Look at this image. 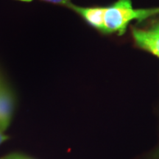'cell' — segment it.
Masks as SVG:
<instances>
[{
  "label": "cell",
  "mask_w": 159,
  "mask_h": 159,
  "mask_svg": "<svg viewBox=\"0 0 159 159\" xmlns=\"http://www.w3.org/2000/svg\"><path fill=\"white\" fill-rule=\"evenodd\" d=\"M9 137L5 136V135H4L2 134V132L1 130H0V144H2V143H3L4 142H5L7 139H8Z\"/></svg>",
  "instance_id": "52a82bcc"
},
{
  "label": "cell",
  "mask_w": 159,
  "mask_h": 159,
  "mask_svg": "<svg viewBox=\"0 0 159 159\" xmlns=\"http://www.w3.org/2000/svg\"><path fill=\"white\" fill-rule=\"evenodd\" d=\"M159 13V7L152 9H134L131 0H118L114 5L105 7L103 33L118 32L124 34L129 22L139 21Z\"/></svg>",
  "instance_id": "6da1fadb"
},
{
  "label": "cell",
  "mask_w": 159,
  "mask_h": 159,
  "mask_svg": "<svg viewBox=\"0 0 159 159\" xmlns=\"http://www.w3.org/2000/svg\"><path fill=\"white\" fill-rule=\"evenodd\" d=\"M2 84H3V83L2 82V80H1V78H0V86H1V85H2Z\"/></svg>",
  "instance_id": "30bf717a"
},
{
  "label": "cell",
  "mask_w": 159,
  "mask_h": 159,
  "mask_svg": "<svg viewBox=\"0 0 159 159\" xmlns=\"http://www.w3.org/2000/svg\"><path fill=\"white\" fill-rule=\"evenodd\" d=\"M43 1L48 2L53 4H60V5H68L70 2V0H43Z\"/></svg>",
  "instance_id": "8992f818"
},
{
  "label": "cell",
  "mask_w": 159,
  "mask_h": 159,
  "mask_svg": "<svg viewBox=\"0 0 159 159\" xmlns=\"http://www.w3.org/2000/svg\"><path fill=\"white\" fill-rule=\"evenodd\" d=\"M84 19L92 27L103 32L104 30V15L105 7H83L69 3L68 5Z\"/></svg>",
  "instance_id": "3957f363"
},
{
  "label": "cell",
  "mask_w": 159,
  "mask_h": 159,
  "mask_svg": "<svg viewBox=\"0 0 159 159\" xmlns=\"http://www.w3.org/2000/svg\"><path fill=\"white\" fill-rule=\"evenodd\" d=\"M133 35L139 47L159 57V35L153 30L134 29Z\"/></svg>",
  "instance_id": "277c9868"
},
{
  "label": "cell",
  "mask_w": 159,
  "mask_h": 159,
  "mask_svg": "<svg viewBox=\"0 0 159 159\" xmlns=\"http://www.w3.org/2000/svg\"><path fill=\"white\" fill-rule=\"evenodd\" d=\"M151 30H153L155 33H156L157 34L159 35V25H157L156 27H155L154 28H152V29H151Z\"/></svg>",
  "instance_id": "ba28073f"
},
{
  "label": "cell",
  "mask_w": 159,
  "mask_h": 159,
  "mask_svg": "<svg viewBox=\"0 0 159 159\" xmlns=\"http://www.w3.org/2000/svg\"><path fill=\"white\" fill-rule=\"evenodd\" d=\"M19 1H23V2H31L33 0H19Z\"/></svg>",
  "instance_id": "9c48e42d"
},
{
  "label": "cell",
  "mask_w": 159,
  "mask_h": 159,
  "mask_svg": "<svg viewBox=\"0 0 159 159\" xmlns=\"http://www.w3.org/2000/svg\"><path fill=\"white\" fill-rule=\"evenodd\" d=\"M0 159H33L30 157L20 153H11L2 157Z\"/></svg>",
  "instance_id": "5b68a950"
},
{
  "label": "cell",
  "mask_w": 159,
  "mask_h": 159,
  "mask_svg": "<svg viewBox=\"0 0 159 159\" xmlns=\"http://www.w3.org/2000/svg\"><path fill=\"white\" fill-rule=\"evenodd\" d=\"M15 99L7 85L3 84L0 86V130H7L11 122L14 111Z\"/></svg>",
  "instance_id": "7a4b0ae2"
}]
</instances>
